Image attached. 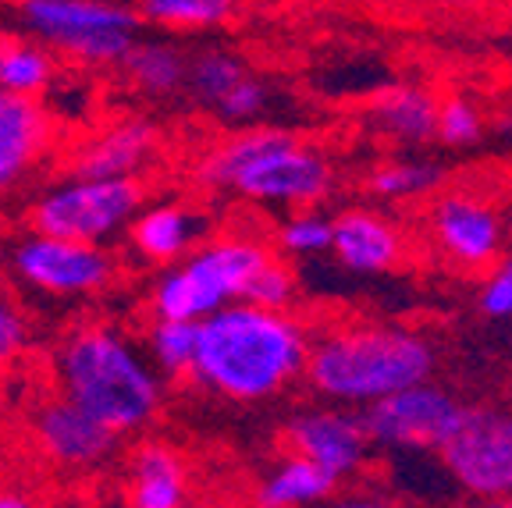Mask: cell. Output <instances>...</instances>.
I'll return each instance as SVG.
<instances>
[{"mask_svg":"<svg viewBox=\"0 0 512 508\" xmlns=\"http://www.w3.org/2000/svg\"><path fill=\"white\" fill-rule=\"evenodd\" d=\"M196 185L235 192L260 207H317L335 189V167L317 146L281 128H246L203 153Z\"/></svg>","mask_w":512,"mask_h":508,"instance_id":"3","label":"cell"},{"mask_svg":"<svg viewBox=\"0 0 512 508\" xmlns=\"http://www.w3.org/2000/svg\"><path fill=\"white\" fill-rule=\"evenodd\" d=\"M271 256L278 253L249 235H221V239L200 242L189 256L171 263L153 285V317L203 320L228 302L246 299L249 281Z\"/></svg>","mask_w":512,"mask_h":508,"instance_id":"5","label":"cell"},{"mask_svg":"<svg viewBox=\"0 0 512 508\" xmlns=\"http://www.w3.org/2000/svg\"><path fill=\"white\" fill-rule=\"evenodd\" d=\"M278 239V253L292 256V260H310V256H320L331 249V221L317 210L303 207L296 214H288L285 221L274 231Z\"/></svg>","mask_w":512,"mask_h":508,"instance_id":"26","label":"cell"},{"mask_svg":"<svg viewBox=\"0 0 512 508\" xmlns=\"http://www.w3.org/2000/svg\"><path fill=\"white\" fill-rule=\"evenodd\" d=\"M160 135L146 118H118L89 132L68 153V175L86 178H139L157 153Z\"/></svg>","mask_w":512,"mask_h":508,"instance_id":"15","label":"cell"},{"mask_svg":"<svg viewBox=\"0 0 512 508\" xmlns=\"http://www.w3.org/2000/svg\"><path fill=\"white\" fill-rule=\"evenodd\" d=\"M402 231L374 210H345L331 221V253L349 274H388L402 263Z\"/></svg>","mask_w":512,"mask_h":508,"instance_id":"16","label":"cell"},{"mask_svg":"<svg viewBox=\"0 0 512 508\" xmlns=\"http://www.w3.org/2000/svg\"><path fill=\"white\" fill-rule=\"evenodd\" d=\"M441 185V167L427 160H392L370 175V189L381 199H413Z\"/></svg>","mask_w":512,"mask_h":508,"instance_id":"27","label":"cell"},{"mask_svg":"<svg viewBox=\"0 0 512 508\" xmlns=\"http://www.w3.org/2000/svg\"><path fill=\"white\" fill-rule=\"evenodd\" d=\"M296 274L281 263V256H271V260L260 267L253 281L246 288V302H256V306H271V310H288L296 302Z\"/></svg>","mask_w":512,"mask_h":508,"instance_id":"30","label":"cell"},{"mask_svg":"<svg viewBox=\"0 0 512 508\" xmlns=\"http://www.w3.org/2000/svg\"><path fill=\"white\" fill-rule=\"evenodd\" d=\"M61 135V118L43 96L0 89V199L36 178V171L61 150Z\"/></svg>","mask_w":512,"mask_h":508,"instance_id":"11","label":"cell"},{"mask_svg":"<svg viewBox=\"0 0 512 508\" xmlns=\"http://www.w3.org/2000/svg\"><path fill=\"white\" fill-rule=\"evenodd\" d=\"M438 452L445 473L463 494L480 501H512V413L466 409L456 434Z\"/></svg>","mask_w":512,"mask_h":508,"instance_id":"10","label":"cell"},{"mask_svg":"<svg viewBox=\"0 0 512 508\" xmlns=\"http://www.w3.org/2000/svg\"><path fill=\"white\" fill-rule=\"evenodd\" d=\"M118 64L128 86L150 96V100H168V96H178L185 89L189 57L168 40H136Z\"/></svg>","mask_w":512,"mask_h":508,"instance_id":"20","label":"cell"},{"mask_svg":"<svg viewBox=\"0 0 512 508\" xmlns=\"http://www.w3.org/2000/svg\"><path fill=\"white\" fill-rule=\"evenodd\" d=\"M285 445L288 452H299L317 462L335 480L356 477L370 455V437L363 430V420L352 413H338V409H306V413L292 416V423L285 427Z\"/></svg>","mask_w":512,"mask_h":508,"instance_id":"14","label":"cell"},{"mask_svg":"<svg viewBox=\"0 0 512 508\" xmlns=\"http://www.w3.org/2000/svg\"><path fill=\"white\" fill-rule=\"evenodd\" d=\"M29 345V320L18 310V302L0 288V377Z\"/></svg>","mask_w":512,"mask_h":508,"instance_id":"31","label":"cell"},{"mask_svg":"<svg viewBox=\"0 0 512 508\" xmlns=\"http://www.w3.org/2000/svg\"><path fill=\"white\" fill-rule=\"evenodd\" d=\"M370 125L395 143H431L434 128H438V100L420 86H395L374 100Z\"/></svg>","mask_w":512,"mask_h":508,"instance_id":"19","label":"cell"},{"mask_svg":"<svg viewBox=\"0 0 512 508\" xmlns=\"http://www.w3.org/2000/svg\"><path fill=\"white\" fill-rule=\"evenodd\" d=\"M32 40L82 68H111L139 40V15L121 0H15Z\"/></svg>","mask_w":512,"mask_h":508,"instance_id":"6","label":"cell"},{"mask_svg":"<svg viewBox=\"0 0 512 508\" xmlns=\"http://www.w3.org/2000/svg\"><path fill=\"white\" fill-rule=\"evenodd\" d=\"M146 189L139 178H86L68 175L43 189L29 207V228L61 239L107 246L128 228L143 207Z\"/></svg>","mask_w":512,"mask_h":508,"instance_id":"7","label":"cell"},{"mask_svg":"<svg viewBox=\"0 0 512 508\" xmlns=\"http://www.w3.org/2000/svg\"><path fill=\"white\" fill-rule=\"evenodd\" d=\"M466 405L452 391L427 381L406 384L392 395L363 405V430L370 445L395 448V452H438L463 423Z\"/></svg>","mask_w":512,"mask_h":508,"instance_id":"9","label":"cell"},{"mask_svg":"<svg viewBox=\"0 0 512 508\" xmlns=\"http://www.w3.org/2000/svg\"><path fill=\"white\" fill-rule=\"evenodd\" d=\"M196 338H200V320H171L157 317L146 334V352L150 363L160 370V377L185 381L196 363Z\"/></svg>","mask_w":512,"mask_h":508,"instance_id":"24","label":"cell"},{"mask_svg":"<svg viewBox=\"0 0 512 508\" xmlns=\"http://www.w3.org/2000/svg\"><path fill=\"white\" fill-rule=\"evenodd\" d=\"M434 349L424 334L388 324H349L310 338L303 377L320 398L370 405L434 374Z\"/></svg>","mask_w":512,"mask_h":508,"instance_id":"4","label":"cell"},{"mask_svg":"<svg viewBox=\"0 0 512 508\" xmlns=\"http://www.w3.org/2000/svg\"><path fill=\"white\" fill-rule=\"evenodd\" d=\"M136 15L164 32H203L232 22L239 0H139Z\"/></svg>","mask_w":512,"mask_h":508,"instance_id":"23","label":"cell"},{"mask_svg":"<svg viewBox=\"0 0 512 508\" xmlns=\"http://www.w3.org/2000/svg\"><path fill=\"white\" fill-rule=\"evenodd\" d=\"M57 395L86 409L114 434H139L160 416L164 377L128 334L82 324L64 334L54 356Z\"/></svg>","mask_w":512,"mask_h":508,"instance_id":"2","label":"cell"},{"mask_svg":"<svg viewBox=\"0 0 512 508\" xmlns=\"http://www.w3.org/2000/svg\"><path fill=\"white\" fill-rule=\"evenodd\" d=\"M502 128H505V132H509V135H512V107H509V111H505V114H502Z\"/></svg>","mask_w":512,"mask_h":508,"instance_id":"34","label":"cell"},{"mask_svg":"<svg viewBox=\"0 0 512 508\" xmlns=\"http://www.w3.org/2000/svg\"><path fill=\"white\" fill-rule=\"evenodd\" d=\"M11 270L22 285L50 299H89L107 292L118 278V263L107 246L61 239L47 231H29L15 242Z\"/></svg>","mask_w":512,"mask_h":508,"instance_id":"8","label":"cell"},{"mask_svg":"<svg viewBox=\"0 0 512 508\" xmlns=\"http://www.w3.org/2000/svg\"><path fill=\"white\" fill-rule=\"evenodd\" d=\"M32 505V498H25V494H0V508H25Z\"/></svg>","mask_w":512,"mask_h":508,"instance_id":"33","label":"cell"},{"mask_svg":"<svg viewBox=\"0 0 512 508\" xmlns=\"http://www.w3.org/2000/svg\"><path fill=\"white\" fill-rule=\"evenodd\" d=\"M335 487H338V480L328 477L317 462H310L299 452H288L285 459H278V466L260 480V487H256V505H267V508L317 505V501L331 498Z\"/></svg>","mask_w":512,"mask_h":508,"instance_id":"21","label":"cell"},{"mask_svg":"<svg viewBox=\"0 0 512 508\" xmlns=\"http://www.w3.org/2000/svg\"><path fill=\"white\" fill-rule=\"evenodd\" d=\"M192 473L178 448L164 441H143L128 455L125 501L136 508H182L189 505Z\"/></svg>","mask_w":512,"mask_h":508,"instance_id":"18","label":"cell"},{"mask_svg":"<svg viewBox=\"0 0 512 508\" xmlns=\"http://www.w3.org/2000/svg\"><path fill=\"white\" fill-rule=\"evenodd\" d=\"M431 239L448 263L463 270H488L502 256L505 224L488 199L473 192H448L431 210Z\"/></svg>","mask_w":512,"mask_h":508,"instance_id":"12","label":"cell"},{"mask_svg":"<svg viewBox=\"0 0 512 508\" xmlns=\"http://www.w3.org/2000/svg\"><path fill=\"white\" fill-rule=\"evenodd\" d=\"M32 434H36L40 452L57 469H68V473H96V469H104L118 455L121 445V434H114L111 427L93 420L86 409H79L64 395L50 398L47 405L36 409Z\"/></svg>","mask_w":512,"mask_h":508,"instance_id":"13","label":"cell"},{"mask_svg":"<svg viewBox=\"0 0 512 508\" xmlns=\"http://www.w3.org/2000/svg\"><path fill=\"white\" fill-rule=\"evenodd\" d=\"M61 72V57L40 40L0 36V89L15 96H47Z\"/></svg>","mask_w":512,"mask_h":508,"instance_id":"22","label":"cell"},{"mask_svg":"<svg viewBox=\"0 0 512 508\" xmlns=\"http://www.w3.org/2000/svg\"><path fill=\"white\" fill-rule=\"evenodd\" d=\"M249 75L246 61L232 50H200L189 57V72H185V93L203 107H214L235 82Z\"/></svg>","mask_w":512,"mask_h":508,"instance_id":"25","label":"cell"},{"mask_svg":"<svg viewBox=\"0 0 512 508\" xmlns=\"http://www.w3.org/2000/svg\"><path fill=\"white\" fill-rule=\"evenodd\" d=\"M480 313L491 320H512V253L491 263V274L480 285Z\"/></svg>","mask_w":512,"mask_h":508,"instance_id":"32","label":"cell"},{"mask_svg":"<svg viewBox=\"0 0 512 508\" xmlns=\"http://www.w3.org/2000/svg\"><path fill=\"white\" fill-rule=\"evenodd\" d=\"M480 132H484V114H480V107L473 104L470 96L456 93L438 100V128H434V135L441 143L470 146L480 139Z\"/></svg>","mask_w":512,"mask_h":508,"instance_id":"28","label":"cell"},{"mask_svg":"<svg viewBox=\"0 0 512 508\" xmlns=\"http://www.w3.org/2000/svg\"><path fill=\"white\" fill-rule=\"evenodd\" d=\"M310 331L288 310L235 299L200 320L189 381L228 402H264L303 377Z\"/></svg>","mask_w":512,"mask_h":508,"instance_id":"1","label":"cell"},{"mask_svg":"<svg viewBox=\"0 0 512 508\" xmlns=\"http://www.w3.org/2000/svg\"><path fill=\"white\" fill-rule=\"evenodd\" d=\"M267 104H271V93H267L264 82L256 79V75H242L210 111L221 121H228V125H246V121L260 118L267 111Z\"/></svg>","mask_w":512,"mask_h":508,"instance_id":"29","label":"cell"},{"mask_svg":"<svg viewBox=\"0 0 512 508\" xmlns=\"http://www.w3.org/2000/svg\"><path fill=\"white\" fill-rule=\"evenodd\" d=\"M128 242L153 267H171L182 256H189L192 249L203 242V217L196 214L185 203H150V207H139L136 217L128 221Z\"/></svg>","mask_w":512,"mask_h":508,"instance_id":"17","label":"cell"}]
</instances>
